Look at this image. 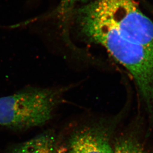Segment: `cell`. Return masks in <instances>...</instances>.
I'll return each instance as SVG.
<instances>
[{"instance_id":"obj_3","label":"cell","mask_w":153,"mask_h":153,"mask_svg":"<svg viewBox=\"0 0 153 153\" xmlns=\"http://www.w3.org/2000/svg\"><path fill=\"white\" fill-rule=\"evenodd\" d=\"M124 111L110 117L96 119L59 137L56 153H112L113 142Z\"/></svg>"},{"instance_id":"obj_2","label":"cell","mask_w":153,"mask_h":153,"mask_svg":"<svg viewBox=\"0 0 153 153\" xmlns=\"http://www.w3.org/2000/svg\"><path fill=\"white\" fill-rule=\"evenodd\" d=\"M67 88L27 87L0 98V125L14 130L43 126L62 102Z\"/></svg>"},{"instance_id":"obj_4","label":"cell","mask_w":153,"mask_h":153,"mask_svg":"<svg viewBox=\"0 0 153 153\" xmlns=\"http://www.w3.org/2000/svg\"><path fill=\"white\" fill-rule=\"evenodd\" d=\"M138 123L128 127L116 135L112 153H153Z\"/></svg>"},{"instance_id":"obj_6","label":"cell","mask_w":153,"mask_h":153,"mask_svg":"<svg viewBox=\"0 0 153 153\" xmlns=\"http://www.w3.org/2000/svg\"><path fill=\"white\" fill-rule=\"evenodd\" d=\"M85 0H61V4L59 6V12L61 13H66L69 12L74 4L79 1H82Z\"/></svg>"},{"instance_id":"obj_5","label":"cell","mask_w":153,"mask_h":153,"mask_svg":"<svg viewBox=\"0 0 153 153\" xmlns=\"http://www.w3.org/2000/svg\"><path fill=\"white\" fill-rule=\"evenodd\" d=\"M58 136L53 130L40 134L10 148L6 153H56Z\"/></svg>"},{"instance_id":"obj_1","label":"cell","mask_w":153,"mask_h":153,"mask_svg":"<svg viewBox=\"0 0 153 153\" xmlns=\"http://www.w3.org/2000/svg\"><path fill=\"white\" fill-rule=\"evenodd\" d=\"M80 33L105 48L128 71L150 120H153V51L120 34L105 15L90 1L75 12Z\"/></svg>"}]
</instances>
